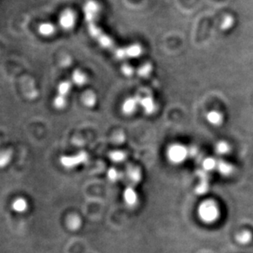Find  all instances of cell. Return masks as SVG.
Segmentation results:
<instances>
[{
  "label": "cell",
  "instance_id": "1",
  "mask_svg": "<svg viewBox=\"0 0 253 253\" xmlns=\"http://www.w3.org/2000/svg\"><path fill=\"white\" fill-rule=\"evenodd\" d=\"M199 219L205 224H213L219 217V206L213 200H206L201 202L197 209Z\"/></svg>",
  "mask_w": 253,
  "mask_h": 253
},
{
  "label": "cell",
  "instance_id": "2",
  "mask_svg": "<svg viewBox=\"0 0 253 253\" xmlns=\"http://www.w3.org/2000/svg\"><path fill=\"white\" fill-rule=\"evenodd\" d=\"M87 28H88V32L90 36L96 39L98 44L101 46L103 49L105 50H112V52L115 51L116 49L115 44H114L113 39L110 38L108 35L105 34V32L99 28L95 22H89Z\"/></svg>",
  "mask_w": 253,
  "mask_h": 253
},
{
  "label": "cell",
  "instance_id": "3",
  "mask_svg": "<svg viewBox=\"0 0 253 253\" xmlns=\"http://www.w3.org/2000/svg\"><path fill=\"white\" fill-rule=\"evenodd\" d=\"M188 156V148L181 144H173L168 149V159L175 165H180Z\"/></svg>",
  "mask_w": 253,
  "mask_h": 253
},
{
  "label": "cell",
  "instance_id": "4",
  "mask_svg": "<svg viewBox=\"0 0 253 253\" xmlns=\"http://www.w3.org/2000/svg\"><path fill=\"white\" fill-rule=\"evenodd\" d=\"M88 160V154L85 152H80L73 156H63L59 161L63 168L72 170L78 167V165H83Z\"/></svg>",
  "mask_w": 253,
  "mask_h": 253
},
{
  "label": "cell",
  "instance_id": "5",
  "mask_svg": "<svg viewBox=\"0 0 253 253\" xmlns=\"http://www.w3.org/2000/svg\"><path fill=\"white\" fill-rule=\"evenodd\" d=\"M83 12L87 23L95 22L99 16L100 7H99V4L97 3V1L88 0L84 4Z\"/></svg>",
  "mask_w": 253,
  "mask_h": 253
},
{
  "label": "cell",
  "instance_id": "6",
  "mask_svg": "<svg viewBox=\"0 0 253 253\" xmlns=\"http://www.w3.org/2000/svg\"><path fill=\"white\" fill-rule=\"evenodd\" d=\"M58 22L64 30H72L76 24V15L73 11L67 9L61 13Z\"/></svg>",
  "mask_w": 253,
  "mask_h": 253
},
{
  "label": "cell",
  "instance_id": "7",
  "mask_svg": "<svg viewBox=\"0 0 253 253\" xmlns=\"http://www.w3.org/2000/svg\"><path fill=\"white\" fill-rule=\"evenodd\" d=\"M141 96L136 95L135 97H129L126 99L122 105V112L123 115H131L135 113L140 105Z\"/></svg>",
  "mask_w": 253,
  "mask_h": 253
},
{
  "label": "cell",
  "instance_id": "8",
  "mask_svg": "<svg viewBox=\"0 0 253 253\" xmlns=\"http://www.w3.org/2000/svg\"><path fill=\"white\" fill-rule=\"evenodd\" d=\"M140 106L142 108L145 114L147 115H152L156 112L157 106L153 97L150 95L146 97H141L140 100Z\"/></svg>",
  "mask_w": 253,
  "mask_h": 253
},
{
  "label": "cell",
  "instance_id": "9",
  "mask_svg": "<svg viewBox=\"0 0 253 253\" xmlns=\"http://www.w3.org/2000/svg\"><path fill=\"white\" fill-rule=\"evenodd\" d=\"M123 200L129 206H135L138 202V195L133 186H128L123 191Z\"/></svg>",
  "mask_w": 253,
  "mask_h": 253
},
{
  "label": "cell",
  "instance_id": "10",
  "mask_svg": "<svg viewBox=\"0 0 253 253\" xmlns=\"http://www.w3.org/2000/svg\"><path fill=\"white\" fill-rule=\"evenodd\" d=\"M126 176L133 185L137 184L141 181V170L138 167L130 166L126 170Z\"/></svg>",
  "mask_w": 253,
  "mask_h": 253
},
{
  "label": "cell",
  "instance_id": "11",
  "mask_svg": "<svg viewBox=\"0 0 253 253\" xmlns=\"http://www.w3.org/2000/svg\"><path fill=\"white\" fill-rule=\"evenodd\" d=\"M125 49L126 56L128 58H136L140 57L143 53V48L141 44H133L128 45Z\"/></svg>",
  "mask_w": 253,
  "mask_h": 253
},
{
  "label": "cell",
  "instance_id": "12",
  "mask_svg": "<svg viewBox=\"0 0 253 253\" xmlns=\"http://www.w3.org/2000/svg\"><path fill=\"white\" fill-rule=\"evenodd\" d=\"M206 119H207L210 124L218 127V126L221 125L223 122H224V116L219 111L212 110L209 113H207Z\"/></svg>",
  "mask_w": 253,
  "mask_h": 253
},
{
  "label": "cell",
  "instance_id": "13",
  "mask_svg": "<svg viewBox=\"0 0 253 253\" xmlns=\"http://www.w3.org/2000/svg\"><path fill=\"white\" fill-rule=\"evenodd\" d=\"M12 209L17 213H24L28 209V202L23 197H18L13 201Z\"/></svg>",
  "mask_w": 253,
  "mask_h": 253
},
{
  "label": "cell",
  "instance_id": "14",
  "mask_svg": "<svg viewBox=\"0 0 253 253\" xmlns=\"http://www.w3.org/2000/svg\"><path fill=\"white\" fill-rule=\"evenodd\" d=\"M87 76L79 69L74 71L72 75V81L74 85L78 86H83L87 83Z\"/></svg>",
  "mask_w": 253,
  "mask_h": 253
},
{
  "label": "cell",
  "instance_id": "15",
  "mask_svg": "<svg viewBox=\"0 0 253 253\" xmlns=\"http://www.w3.org/2000/svg\"><path fill=\"white\" fill-rule=\"evenodd\" d=\"M72 87H73V82L69 81H61L58 86L57 96L68 98V96L70 94Z\"/></svg>",
  "mask_w": 253,
  "mask_h": 253
},
{
  "label": "cell",
  "instance_id": "16",
  "mask_svg": "<svg viewBox=\"0 0 253 253\" xmlns=\"http://www.w3.org/2000/svg\"><path fill=\"white\" fill-rule=\"evenodd\" d=\"M81 100H82L83 105L86 106V107L93 108L95 105H97V96H96L94 92L89 91V92L84 93L82 98H81Z\"/></svg>",
  "mask_w": 253,
  "mask_h": 253
},
{
  "label": "cell",
  "instance_id": "17",
  "mask_svg": "<svg viewBox=\"0 0 253 253\" xmlns=\"http://www.w3.org/2000/svg\"><path fill=\"white\" fill-rule=\"evenodd\" d=\"M67 225L69 230L72 231H77L81 228V219L77 214H71L67 220Z\"/></svg>",
  "mask_w": 253,
  "mask_h": 253
},
{
  "label": "cell",
  "instance_id": "18",
  "mask_svg": "<svg viewBox=\"0 0 253 253\" xmlns=\"http://www.w3.org/2000/svg\"><path fill=\"white\" fill-rule=\"evenodd\" d=\"M39 34L43 37H51L52 35L55 34V27L52 23L50 22H44L39 25Z\"/></svg>",
  "mask_w": 253,
  "mask_h": 253
},
{
  "label": "cell",
  "instance_id": "19",
  "mask_svg": "<svg viewBox=\"0 0 253 253\" xmlns=\"http://www.w3.org/2000/svg\"><path fill=\"white\" fill-rule=\"evenodd\" d=\"M216 170L223 176H229L233 173V166L224 160H218Z\"/></svg>",
  "mask_w": 253,
  "mask_h": 253
},
{
  "label": "cell",
  "instance_id": "20",
  "mask_svg": "<svg viewBox=\"0 0 253 253\" xmlns=\"http://www.w3.org/2000/svg\"><path fill=\"white\" fill-rule=\"evenodd\" d=\"M13 158V152L11 150H5L0 152V169L7 167L10 164Z\"/></svg>",
  "mask_w": 253,
  "mask_h": 253
},
{
  "label": "cell",
  "instance_id": "21",
  "mask_svg": "<svg viewBox=\"0 0 253 253\" xmlns=\"http://www.w3.org/2000/svg\"><path fill=\"white\" fill-rule=\"evenodd\" d=\"M218 160L214 159V157H207L202 161V169L207 173L212 172L213 170H216Z\"/></svg>",
  "mask_w": 253,
  "mask_h": 253
},
{
  "label": "cell",
  "instance_id": "22",
  "mask_svg": "<svg viewBox=\"0 0 253 253\" xmlns=\"http://www.w3.org/2000/svg\"><path fill=\"white\" fill-rule=\"evenodd\" d=\"M152 71H153V66L152 63H146L141 66L136 71V73L139 77L143 78H147L152 74Z\"/></svg>",
  "mask_w": 253,
  "mask_h": 253
},
{
  "label": "cell",
  "instance_id": "23",
  "mask_svg": "<svg viewBox=\"0 0 253 253\" xmlns=\"http://www.w3.org/2000/svg\"><path fill=\"white\" fill-rule=\"evenodd\" d=\"M199 180H200V182L196 186L195 192L198 195H204L209 191V179H199Z\"/></svg>",
  "mask_w": 253,
  "mask_h": 253
},
{
  "label": "cell",
  "instance_id": "24",
  "mask_svg": "<svg viewBox=\"0 0 253 253\" xmlns=\"http://www.w3.org/2000/svg\"><path fill=\"white\" fill-rule=\"evenodd\" d=\"M215 152L218 155H226L230 152V146L229 144L225 141H219L215 145Z\"/></svg>",
  "mask_w": 253,
  "mask_h": 253
},
{
  "label": "cell",
  "instance_id": "25",
  "mask_svg": "<svg viewBox=\"0 0 253 253\" xmlns=\"http://www.w3.org/2000/svg\"><path fill=\"white\" fill-rule=\"evenodd\" d=\"M126 156H126L125 153L121 152V151H115V152H110V155H109L110 159L115 163H121V162L124 161Z\"/></svg>",
  "mask_w": 253,
  "mask_h": 253
},
{
  "label": "cell",
  "instance_id": "26",
  "mask_svg": "<svg viewBox=\"0 0 253 253\" xmlns=\"http://www.w3.org/2000/svg\"><path fill=\"white\" fill-rule=\"evenodd\" d=\"M68 104V100L67 98L64 97H59V96H56L53 101V105L55 109L58 110H62L66 107V105Z\"/></svg>",
  "mask_w": 253,
  "mask_h": 253
},
{
  "label": "cell",
  "instance_id": "27",
  "mask_svg": "<svg viewBox=\"0 0 253 253\" xmlns=\"http://www.w3.org/2000/svg\"><path fill=\"white\" fill-rule=\"evenodd\" d=\"M236 240L240 244H248L252 240V234L249 231H243L236 236Z\"/></svg>",
  "mask_w": 253,
  "mask_h": 253
},
{
  "label": "cell",
  "instance_id": "28",
  "mask_svg": "<svg viewBox=\"0 0 253 253\" xmlns=\"http://www.w3.org/2000/svg\"><path fill=\"white\" fill-rule=\"evenodd\" d=\"M108 179L110 182L115 183L117 181L120 180L122 178V175L118 170H116L115 168H110V170H108L107 172Z\"/></svg>",
  "mask_w": 253,
  "mask_h": 253
},
{
  "label": "cell",
  "instance_id": "29",
  "mask_svg": "<svg viewBox=\"0 0 253 253\" xmlns=\"http://www.w3.org/2000/svg\"><path fill=\"white\" fill-rule=\"evenodd\" d=\"M234 24V19L232 17L226 16L223 20L221 24L222 30H229Z\"/></svg>",
  "mask_w": 253,
  "mask_h": 253
},
{
  "label": "cell",
  "instance_id": "30",
  "mask_svg": "<svg viewBox=\"0 0 253 253\" xmlns=\"http://www.w3.org/2000/svg\"><path fill=\"white\" fill-rule=\"evenodd\" d=\"M121 72L123 73V75L126 77H132L133 74H134V69H133V67H131L130 65H128V64H124V65L122 66V68H121Z\"/></svg>",
  "mask_w": 253,
  "mask_h": 253
},
{
  "label": "cell",
  "instance_id": "31",
  "mask_svg": "<svg viewBox=\"0 0 253 253\" xmlns=\"http://www.w3.org/2000/svg\"><path fill=\"white\" fill-rule=\"evenodd\" d=\"M198 155V150L196 147L188 148V156L190 157H196Z\"/></svg>",
  "mask_w": 253,
  "mask_h": 253
}]
</instances>
